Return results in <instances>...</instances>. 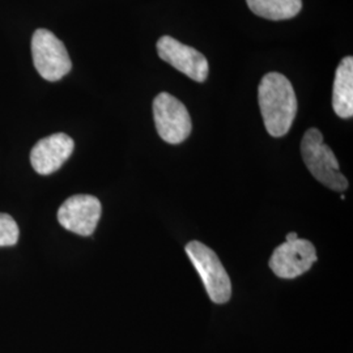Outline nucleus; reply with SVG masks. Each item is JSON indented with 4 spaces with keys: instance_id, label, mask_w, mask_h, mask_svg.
<instances>
[{
    "instance_id": "1",
    "label": "nucleus",
    "mask_w": 353,
    "mask_h": 353,
    "mask_svg": "<svg viewBox=\"0 0 353 353\" xmlns=\"http://www.w3.org/2000/svg\"><path fill=\"white\" fill-rule=\"evenodd\" d=\"M258 102L267 132L274 138L284 137L297 114V99L290 80L279 72L263 76Z\"/></svg>"
},
{
    "instance_id": "2",
    "label": "nucleus",
    "mask_w": 353,
    "mask_h": 353,
    "mask_svg": "<svg viewBox=\"0 0 353 353\" xmlns=\"http://www.w3.org/2000/svg\"><path fill=\"white\" fill-rule=\"evenodd\" d=\"M303 160L309 172L318 182L334 191L348 189V181L341 173L338 159L327 144L319 130L310 128L305 132L301 141Z\"/></svg>"
},
{
    "instance_id": "3",
    "label": "nucleus",
    "mask_w": 353,
    "mask_h": 353,
    "mask_svg": "<svg viewBox=\"0 0 353 353\" xmlns=\"http://www.w3.org/2000/svg\"><path fill=\"white\" fill-rule=\"evenodd\" d=\"M186 252L201 275L210 299L216 303H228L232 296V284L216 252L199 241L189 242Z\"/></svg>"
},
{
    "instance_id": "4",
    "label": "nucleus",
    "mask_w": 353,
    "mask_h": 353,
    "mask_svg": "<svg viewBox=\"0 0 353 353\" xmlns=\"http://www.w3.org/2000/svg\"><path fill=\"white\" fill-rule=\"evenodd\" d=\"M33 63L41 77L58 81L67 75L72 62L63 42L48 29H37L32 37Z\"/></svg>"
},
{
    "instance_id": "5",
    "label": "nucleus",
    "mask_w": 353,
    "mask_h": 353,
    "mask_svg": "<svg viewBox=\"0 0 353 353\" xmlns=\"http://www.w3.org/2000/svg\"><path fill=\"white\" fill-rule=\"evenodd\" d=\"M153 118L160 138L169 144H179L191 134L189 110L170 93L163 92L153 100Z\"/></svg>"
},
{
    "instance_id": "6",
    "label": "nucleus",
    "mask_w": 353,
    "mask_h": 353,
    "mask_svg": "<svg viewBox=\"0 0 353 353\" xmlns=\"http://www.w3.org/2000/svg\"><path fill=\"white\" fill-rule=\"evenodd\" d=\"M316 259L314 245L310 241L297 239L278 246L268 265L279 278L294 279L309 271Z\"/></svg>"
},
{
    "instance_id": "7",
    "label": "nucleus",
    "mask_w": 353,
    "mask_h": 353,
    "mask_svg": "<svg viewBox=\"0 0 353 353\" xmlns=\"http://www.w3.org/2000/svg\"><path fill=\"white\" fill-rule=\"evenodd\" d=\"M157 54L164 62L196 83H203L208 77L210 65L207 58L201 51L181 43L176 38L170 36L160 38L157 41Z\"/></svg>"
},
{
    "instance_id": "8",
    "label": "nucleus",
    "mask_w": 353,
    "mask_h": 353,
    "mask_svg": "<svg viewBox=\"0 0 353 353\" xmlns=\"http://www.w3.org/2000/svg\"><path fill=\"white\" fill-rule=\"evenodd\" d=\"M101 217V203L92 195H74L61 205L58 221L79 236H90Z\"/></svg>"
},
{
    "instance_id": "9",
    "label": "nucleus",
    "mask_w": 353,
    "mask_h": 353,
    "mask_svg": "<svg viewBox=\"0 0 353 353\" xmlns=\"http://www.w3.org/2000/svg\"><path fill=\"white\" fill-rule=\"evenodd\" d=\"M75 143L65 134H52L39 140L30 152V164L38 174L49 176L70 159Z\"/></svg>"
},
{
    "instance_id": "10",
    "label": "nucleus",
    "mask_w": 353,
    "mask_h": 353,
    "mask_svg": "<svg viewBox=\"0 0 353 353\" xmlns=\"http://www.w3.org/2000/svg\"><path fill=\"white\" fill-rule=\"evenodd\" d=\"M334 112L343 119L352 118L353 115V58L345 57L335 72L332 90Z\"/></svg>"
},
{
    "instance_id": "11",
    "label": "nucleus",
    "mask_w": 353,
    "mask_h": 353,
    "mask_svg": "<svg viewBox=\"0 0 353 353\" xmlns=\"http://www.w3.org/2000/svg\"><path fill=\"white\" fill-rule=\"evenodd\" d=\"M246 3L254 14L272 21L290 20L303 8V0H246Z\"/></svg>"
},
{
    "instance_id": "12",
    "label": "nucleus",
    "mask_w": 353,
    "mask_h": 353,
    "mask_svg": "<svg viewBox=\"0 0 353 353\" xmlns=\"http://www.w3.org/2000/svg\"><path fill=\"white\" fill-rule=\"evenodd\" d=\"M19 227L12 216L0 214V248L13 246L19 241Z\"/></svg>"
},
{
    "instance_id": "13",
    "label": "nucleus",
    "mask_w": 353,
    "mask_h": 353,
    "mask_svg": "<svg viewBox=\"0 0 353 353\" xmlns=\"http://www.w3.org/2000/svg\"><path fill=\"white\" fill-rule=\"evenodd\" d=\"M297 239H299V236H297L296 232H290L287 234V242H292V241H296Z\"/></svg>"
}]
</instances>
